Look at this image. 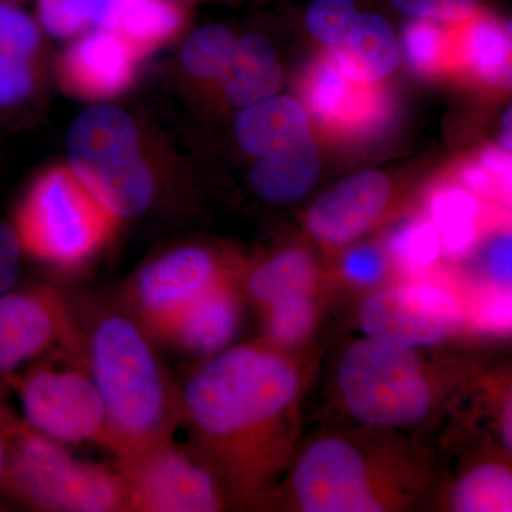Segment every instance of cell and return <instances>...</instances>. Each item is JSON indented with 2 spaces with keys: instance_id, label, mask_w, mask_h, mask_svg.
Returning a JSON list of instances; mask_svg holds the SVG:
<instances>
[{
  "instance_id": "e575fe53",
  "label": "cell",
  "mask_w": 512,
  "mask_h": 512,
  "mask_svg": "<svg viewBox=\"0 0 512 512\" xmlns=\"http://www.w3.org/2000/svg\"><path fill=\"white\" fill-rule=\"evenodd\" d=\"M483 271L485 281L493 288L511 289L512 239L510 232H503L488 242L484 249Z\"/></svg>"
},
{
  "instance_id": "83f0119b",
  "label": "cell",
  "mask_w": 512,
  "mask_h": 512,
  "mask_svg": "<svg viewBox=\"0 0 512 512\" xmlns=\"http://www.w3.org/2000/svg\"><path fill=\"white\" fill-rule=\"evenodd\" d=\"M441 238L433 222L417 220L407 222L394 232L390 249L403 268L423 271L439 259Z\"/></svg>"
},
{
  "instance_id": "6da1fadb",
  "label": "cell",
  "mask_w": 512,
  "mask_h": 512,
  "mask_svg": "<svg viewBox=\"0 0 512 512\" xmlns=\"http://www.w3.org/2000/svg\"><path fill=\"white\" fill-rule=\"evenodd\" d=\"M301 389L291 360L259 346L224 350L185 384V416L239 494L259 493L285 467Z\"/></svg>"
},
{
  "instance_id": "8992f818",
  "label": "cell",
  "mask_w": 512,
  "mask_h": 512,
  "mask_svg": "<svg viewBox=\"0 0 512 512\" xmlns=\"http://www.w3.org/2000/svg\"><path fill=\"white\" fill-rule=\"evenodd\" d=\"M19 225L20 241L30 254L72 268L106 244L116 218L94 200L70 168L55 167L33 185Z\"/></svg>"
},
{
  "instance_id": "cb8c5ba5",
  "label": "cell",
  "mask_w": 512,
  "mask_h": 512,
  "mask_svg": "<svg viewBox=\"0 0 512 512\" xmlns=\"http://www.w3.org/2000/svg\"><path fill=\"white\" fill-rule=\"evenodd\" d=\"M480 205L473 194L461 188H443L430 201L431 222L439 231L448 254L463 255L476 241Z\"/></svg>"
},
{
  "instance_id": "ba28073f",
  "label": "cell",
  "mask_w": 512,
  "mask_h": 512,
  "mask_svg": "<svg viewBox=\"0 0 512 512\" xmlns=\"http://www.w3.org/2000/svg\"><path fill=\"white\" fill-rule=\"evenodd\" d=\"M456 293L431 284L389 286L370 293L359 312L366 338L427 348L453 338L466 323Z\"/></svg>"
},
{
  "instance_id": "f1b7e54d",
  "label": "cell",
  "mask_w": 512,
  "mask_h": 512,
  "mask_svg": "<svg viewBox=\"0 0 512 512\" xmlns=\"http://www.w3.org/2000/svg\"><path fill=\"white\" fill-rule=\"evenodd\" d=\"M353 0H313L306 10V29L322 45L335 47L357 18Z\"/></svg>"
},
{
  "instance_id": "d6a6232c",
  "label": "cell",
  "mask_w": 512,
  "mask_h": 512,
  "mask_svg": "<svg viewBox=\"0 0 512 512\" xmlns=\"http://www.w3.org/2000/svg\"><path fill=\"white\" fill-rule=\"evenodd\" d=\"M348 77L336 66L326 63L316 72L313 79L312 109L320 119H332L339 113L348 97Z\"/></svg>"
},
{
  "instance_id": "d4e9b609",
  "label": "cell",
  "mask_w": 512,
  "mask_h": 512,
  "mask_svg": "<svg viewBox=\"0 0 512 512\" xmlns=\"http://www.w3.org/2000/svg\"><path fill=\"white\" fill-rule=\"evenodd\" d=\"M234 42V35L225 26H204L188 37L181 50V63L192 76L201 79L220 77Z\"/></svg>"
},
{
  "instance_id": "ac0fdd59",
  "label": "cell",
  "mask_w": 512,
  "mask_h": 512,
  "mask_svg": "<svg viewBox=\"0 0 512 512\" xmlns=\"http://www.w3.org/2000/svg\"><path fill=\"white\" fill-rule=\"evenodd\" d=\"M183 19L181 9L165 0H103L94 25L120 36L143 56L173 37Z\"/></svg>"
},
{
  "instance_id": "4fadbf2b",
  "label": "cell",
  "mask_w": 512,
  "mask_h": 512,
  "mask_svg": "<svg viewBox=\"0 0 512 512\" xmlns=\"http://www.w3.org/2000/svg\"><path fill=\"white\" fill-rule=\"evenodd\" d=\"M390 195L392 184L379 171L352 175L318 198L306 224L316 238L329 244H346L376 224Z\"/></svg>"
},
{
  "instance_id": "d6986e66",
  "label": "cell",
  "mask_w": 512,
  "mask_h": 512,
  "mask_svg": "<svg viewBox=\"0 0 512 512\" xmlns=\"http://www.w3.org/2000/svg\"><path fill=\"white\" fill-rule=\"evenodd\" d=\"M220 77L229 103L248 107L278 92L282 69L268 39L248 33L235 40Z\"/></svg>"
},
{
  "instance_id": "1f68e13d",
  "label": "cell",
  "mask_w": 512,
  "mask_h": 512,
  "mask_svg": "<svg viewBox=\"0 0 512 512\" xmlns=\"http://www.w3.org/2000/svg\"><path fill=\"white\" fill-rule=\"evenodd\" d=\"M466 315L474 328L493 335H505L512 325L511 291L505 288H485L466 306Z\"/></svg>"
},
{
  "instance_id": "30bf717a",
  "label": "cell",
  "mask_w": 512,
  "mask_h": 512,
  "mask_svg": "<svg viewBox=\"0 0 512 512\" xmlns=\"http://www.w3.org/2000/svg\"><path fill=\"white\" fill-rule=\"evenodd\" d=\"M23 412L43 436L63 443L107 439L106 410L92 377L77 370H39L23 382Z\"/></svg>"
},
{
  "instance_id": "277c9868",
  "label": "cell",
  "mask_w": 512,
  "mask_h": 512,
  "mask_svg": "<svg viewBox=\"0 0 512 512\" xmlns=\"http://www.w3.org/2000/svg\"><path fill=\"white\" fill-rule=\"evenodd\" d=\"M338 386L350 416L373 429L414 426L439 404V376L419 348L370 338L343 352Z\"/></svg>"
},
{
  "instance_id": "74e56055",
  "label": "cell",
  "mask_w": 512,
  "mask_h": 512,
  "mask_svg": "<svg viewBox=\"0 0 512 512\" xmlns=\"http://www.w3.org/2000/svg\"><path fill=\"white\" fill-rule=\"evenodd\" d=\"M483 165L491 174L497 175L505 184L511 180V158L507 151H500L497 148L487 150L483 154Z\"/></svg>"
},
{
  "instance_id": "ffe728a7",
  "label": "cell",
  "mask_w": 512,
  "mask_h": 512,
  "mask_svg": "<svg viewBox=\"0 0 512 512\" xmlns=\"http://www.w3.org/2000/svg\"><path fill=\"white\" fill-rule=\"evenodd\" d=\"M319 173L318 147L309 136L281 153L261 158L252 168L251 184L265 201L289 204L309 194Z\"/></svg>"
},
{
  "instance_id": "484cf974",
  "label": "cell",
  "mask_w": 512,
  "mask_h": 512,
  "mask_svg": "<svg viewBox=\"0 0 512 512\" xmlns=\"http://www.w3.org/2000/svg\"><path fill=\"white\" fill-rule=\"evenodd\" d=\"M510 47V37L490 20L474 25L468 37L471 63L488 82H504L510 76Z\"/></svg>"
},
{
  "instance_id": "8fae6325",
  "label": "cell",
  "mask_w": 512,
  "mask_h": 512,
  "mask_svg": "<svg viewBox=\"0 0 512 512\" xmlns=\"http://www.w3.org/2000/svg\"><path fill=\"white\" fill-rule=\"evenodd\" d=\"M221 281L220 266L208 249L178 248L141 269L133 296L151 328L164 333L191 302Z\"/></svg>"
},
{
  "instance_id": "60d3db41",
  "label": "cell",
  "mask_w": 512,
  "mask_h": 512,
  "mask_svg": "<svg viewBox=\"0 0 512 512\" xmlns=\"http://www.w3.org/2000/svg\"><path fill=\"white\" fill-rule=\"evenodd\" d=\"M165 2L175 3V2H183V0H165Z\"/></svg>"
},
{
  "instance_id": "52a82bcc",
  "label": "cell",
  "mask_w": 512,
  "mask_h": 512,
  "mask_svg": "<svg viewBox=\"0 0 512 512\" xmlns=\"http://www.w3.org/2000/svg\"><path fill=\"white\" fill-rule=\"evenodd\" d=\"M18 478L30 500L52 510L106 512L126 507L123 477L74 461L43 434H25L20 440Z\"/></svg>"
},
{
  "instance_id": "7a4b0ae2",
  "label": "cell",
  "mask_w": 512,
  "mask_h": 512,
  "mask_svg": "<svg viewBox=\"0 0 512 512\" xmlns=\"http://www.w3.org/2000/svg\"><path fill=\"white\" fill-rule=\"evenodd\" d=\"M90 377L106 410V444L133 460L165 443L173 399L154 350L123 315L97 323L89 346Z\"/></svg>"
},
{
  "instance_id": "f35d334b",
  "label": "cell",
  "mask_w": 512,
  "mask_h": 512,
  "mask_svg": "<svg viewBox=\"0 0 512 512\" xmlns=\"http://www.w3.org/2000/svg\"><path fill=\"white\" fill-rule=\"evenodd\" d=\"M491 175L493 174L484 165H471L463 171L461 178L470 190L485 192L490 190L491 183H493Z\"/></svg>"
},
{
  "instance_id": "2e32d148",
  "label": "cell",
  "mask_w": 512,
  "mask_h": 512,
  "mask_svg": "<svg viewBox=\"0 0 512 512\" xmlns=\"http://www.w3.org/2000/svg\"><path fill=\"white\" fill-rule=\"evenodd\" d=\"M239 146L264 158L295 146L311 136L306 110L286 96H272L245 107L237 119Z\"/></svg>"
},
{
  "instance_id": "4dcf8cb0",
  "label": "cell",
  "mask_w": 512,
  "mask_h": 512,
  "mask_svg": "<svg viewBox=\"0 0 512 512\" xmlns=\"http://www.w3.org/2000/svg\"><path fill=\"white\" fill-rule=\"evenodd\" d=\"M403 32L404 60L416 72H429L439 63L443 49V30L434 19L414 18Z\"/></svg>"
},
{
  "instance_id": "9a60e30c",
  "label": "cell",
  "mask_w": 512,
  "mask_h": 512,
  "mask_svg": "<svg viewBox=\"0 0 512 512\" xmlns=\"http://www.w3.org/2000/svg\"><path fill=\"white\" fill-rule=\"evenodd\" d=\"M239 326V303L224 282L198 296L171 322L164 335L173 336L184 348L212 355L222 352Z\"/></svg>"
},
{
  "instance_id": "3957f363",
  "label": "cell",
  "mask_w": 512,
  "mask_h": 512,
  "mask_svg": "<svg viewBox=\"0 0 512 512\" xmlns=\"http://www.w3.org/2000/svg\"><path fill=\"white\" fill-rule=\"evenodd\" d=\"M424 473L397 448L326 436L309 444L296 460L292 497L305 512L403 510L423 490Z\"/></svg>"
},
{
  "instance_id": "603a6c76",
  "label": "cell",
  "mask_w": 512,
  "mask_h": 512,
  "mask_svg": "<svg viewBox=\"0 0 512 512\" xmlns=\"http://www.w3.org/2000/svg\"><path fill=\"white\" fill-rule=\"evenodd\" d=\"M448 505L457 512H510V468L495 461L471 468L454 484Z\"/></svg>"
},
{
  "instance_id": "5b68a950",
  "label": "cell",
  "mask_w": 512,
  "mask_h": 512,
  "mask_svg": "<svg viewBox=\"0 0 512 512\" xmlns=\"http://www.w3.org/2000/svg\"><path fill=\"white\" fill-rule=\"evenodd\" d=\"M70 170L110 215L137 217L150 207L156 183L141 156L133 119L111 106L93 107L74 121L67 138Z\"/></svg>"
},
{
  "instance_id": "7c38bea8",
  "label": "cell",
  "mask_w": 512,
  "mask_h": 512,
  "mask_svg": "<svg viewBox=\"0 0 512 512\" xmlns=\"http://www.w3.org/2000/svg\"><path fill=\"white\" fill-rule=\"evenodd\" d=\"M67 328L66 311L49 291L0 295V373L12 372L53 348Z\"/></svg>"
},
{
  "instance_id": "8d00e7d4",
  "label": "cell",
  "mask_w": 512,
  "mask_h": 512,
  "mask_svg": "<svg viewBox=\"0 0 512 512\" xmlns=\"http://www.w3.org/2000/svg\"><path fill=\"white\" fill-rule=\"evenodd\" d=\"M22 241L18 232L0 221V295L8 293L19 278Z\"/></svg>"
},
{
  "instance_id": "d590c367",
  "label": "cell",
  "mask_w": 512,
  "mask_h": 512,
  "mask_svg": "<svg viewBox=\"0 0 512 512\" xmlns=\"http://www.w3.org/2000/svg\"><path fill=\"white\" fill-rule=\"evenodd\" d=\"M343 275L357 285H375L386 271L383 252L375 247H357L346 254L342 264Z\"/></svg>"
},
{
  "instance_id": "7402d4cb",
  "label": "cell",
  "mask_w": 512,
  "mask_h": 512,
  "mask_svg": "<svg viewBox=\"0 0 512 512\" xmlns=\"http://www.w3.org/2000/svg\"><path fill=\"white\" fill-rule=\"evenodd\" d=\"M316 265L302 249H288L258 266L248 278V292L261 305H275L291 296L312 293Z\"/></svg>"
},
{
  "instance_id": "e0dca14e",
  "label": "cell",
  "mask_w": 512,
  "mask_h": 512,
  "mask_svg": "<svg viewBox=\"0 0 512 512\" xmlns=\"http://www.w3.org/2000/svg\"><path fill=\"white\" fill-rule=\"evenodd\" d=\"M333 49L336 66L349 80L375 83L389 76L400 60V45L392 26L376 13H360Z\"/></svg>"
},
{
  "instance_id": "44dd1931",
  "label": "cell",
  "mask_w": 512,
  "mask_h": 512,
  "mask_svg": "<svg viewBox=\"0 0 512 512\" xmlns=\"http://www.w3.org/2000/svg\"><path fill=\"white\" fill-rule=\"evenodd\" d=\"M39 45L35 22L22 10L0 3V106H15L32 92V57Z\"/></svg>"
},
{
  "instance_id": "ab89813d",
  "label": "cell",
  "mask_w": 512,
  "mask_h": 512,
  "mask_svg": "<svg viewBox=\"0 0 512 512\" xmlns=\"http://www.w3.org/2000/svg\"><path fill=\"white\" fill-rule=\"evenodd\" d=\"M6 466V446L5 440L0 436V478H2L3 473H5Z\"/></svg>"
},
{
  "instance_id": "9c48e42d",
  "label": "cell",
  "mask_w": 512,
  "mask_h": 512,
  "mask_svg": "<svg viewBox=\"0 0 512 512\" xmlns=\"http://www.w3.org/2000/svg\"><path fill=\"white\" fill-rule=\"evenodd\" d=\"M126 507L151 512L221 510L215 474L200 461L163 443L124 463Z\"/></svg>"
},
{
  "instance_id": "5bb4252c",
  "label": "cell",
  "mask_w": 512,
  "mask_h": 512,
  "mask_svg": "<svg viewBox=\"0 0 512 512\" xmlns=\"http://www.w3.org/2000/svg\"><path fill=\"white\" fill-rule=\"evenodd\" d=\"M140 57L120 36L97 29L70 47L60 62V76L83 99H109L127 89Z\"/></svg>"
},
{
  "instance_id": "f546056e",
  "label": "cell",
  "mask_w": 512,
  "mask_h": 512,
  "mask_svg": "<svg viewBox=\"0 0 512 512\" xmlns=\"http://www.w3.org/2000/svg\"><path fill=\"white\" fill-rule=\"evenodd\" d=\"M103 0H39L43 26L52 35L70 37L96 23Z\"/></svg>"
},
{
  "instance_id": "836d02e7",
  "label": "cell",
  "mask_w": 512,
  "mask_h": 512,
  "mask_svg": "<svg viewBox=\"0 0 512 512\" xmlns=\"http://www.w3.org/2000/svg\"><path fill=\"white\" fill-rule=\"evenodd\" d=\"M390 3L412 18L458 22L476 13L480 0H389Z\"/></svg>"
},
{
  "instance_id": "4316f807",
  "label": "cell",
  "mask_w": 512,
  "mask_h": 512,
  "mask_svg": "<svg viewBox=\"0 0 512 512\" xmlns=\"http://www.w3.org/2000/svg\"><path fill=\"white\" fill-rule=\"evenodd\" d=\"M268 309L269 338L282 346L302 342L312 332L318 316L312 293L282 299Z\"/></svg>"
}]
</instances>
